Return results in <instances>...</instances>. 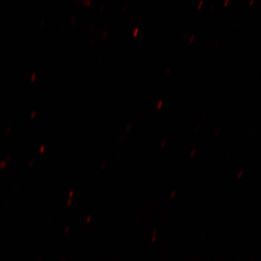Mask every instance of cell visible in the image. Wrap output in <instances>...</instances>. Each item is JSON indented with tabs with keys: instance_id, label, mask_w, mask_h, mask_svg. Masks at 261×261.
Listing matches in <instances>:
<instances>
[{
	"instance_id": "cell-12",
	"label": "cell",
	"mask_w": 261,
	"mask_h": 261,
	"mask_svg": "<svg viewBox=\"0 0 261 261\" xmlns=\"http://www.w3.org/2000/svg\"><path fill=\"white\" fill-rule=\"evenodd\" d=\"M123 137H121V141H123Z\"/></svg>"
},
{
	"instance_id": "cell-2",
	"label": "cell",
	"mask_w": 261,
	"mask_h": 261,
	"mask_svg": "<svg viewBox=\"0 0 261 261\" xmlns=\"http://www.w3.org/2000/svg\"><path fill=\"white\" fill-rule=\"evenodd\" d=\"M139 32V28H136L135 30H134L133 32V36L134 37H136V36L137 35V34H138Z\"/></svg>"
},
{
	"instance_id": "cell-1",
	"label": "cell",
	"mask_w": 261,
	"mask_h": 261,
	"mask_svg": "<svg viewBox=\"0 0 261 261\" xmlns=\"http://www.w3.org/2000/svg\"><path fill=\"white\" fill-rule=\"evenodd\" d=\"M163 104V100H160L159 103L157 104V106H156V108H157V109H160L161 107H162Z\"/></svg>"
},
{
	"instance_id": "cell-8",
	"label": "cell",
	"mask_w": 261,
	"mask_h": 261,
	"mask_svg": "<svg viewBox=\"0 0 261 261\" xmlns=\"http://www.w3.org/2000/svg\"><path fill=\"white\" fill-rule=\"evenodd\" d=\"M195 152H196L195 149H194V150H192V152L191 153V157H193L194 154H195Z\"/></svg>"
},
{
	"instance_id": "cell-6",
	"label": "cell",
	"mask_w": 261,
	"mask_h": 261,
	"mask_svg": "<svg viewBox=\"0 0 261 261\" xmlns=\"http://www.w3.org/2000/svg\"><path fill=\"white\" fill-rule=\"evenodd\" d=\"M202 4H203V1H201L200 4L198 5V7H197V8H198V9H200Z\"/></svg>"
},
{
	"instance_id": "cell-4",
	"label": "cell",
	"mask_w": 261,
	"mask_h": 261,
	"mask_svg": "<svg viewBox=\"0 0 261 261\" xmlns=\"http://www.w3.org/2000/svg\"><path fill=\"white\" fill-rule=\"evenodd\" d=\"M132 124H129V125H128V126H127L126 128V132H129L130 128H132Z\"/></svg>"
},
{
	"instance_id": "cell-5",
	"label": "cell",
	"mask_w": 261,
	"mask_h": 261,
	"mask_svg": "<svg viewBox=\"0 0 261 261\" xmlns=\"http://www.w3.org/2000/svg\"><path fill=\"white\" fill-rule=\"evenodd\" d=\"M166 140H163L162 142H161V147H164L165 146V144H166Z\"/></svg>"
},
{
	"instance_id": "cell-10",
	"label": "cell",
	"mask_w": 261,
	"mask_h": 261,
	"mask_svg": "<svg viewBox=\"0 0 261 261\" xmlns=\"http://www.w3.org/2000/svg\"><path fill=\"white\" fill-rule=\"evenodd\" d=\"M126 8H127V5H126V6H125L124 9H123V13H125V12H126Z\"/></svg>"
},
{
	"instance_id": "cell-9",
	"label": "cell",
	"mask_w": 261,
	"mask_h": 261,
	"mask_svg": "<svg viewBox=\"0 0 261 261\" xmlns=\"http://www.w3.org/2000/svg\"><path fill=\"white\" fill-rule=\"evenodd\" d=\"M170 72H171V68H168L167 71H166V74L168 75V73L169 74Z\"/></svg>"
},
{
	"instance_id": "cell-7",
	"label": "cell",
	"mask_w": 261,
	"mask_h": 261,
	"mask_svg": "<svg viewBox=\"0 0 261 261\" xmlns=\"http://www.w3.org/2000/svg\"><path fill=\"white\" fill-rule=\"evenodd\" d=\"M106 37H107V32H104L102 34L103 39H106Z\"/></svg>"
},
{
	"instance_id": "cell-11",
	"label": "cell",
	"mask_w": 261,
	"mask_h": 261,
	"mask_svg": "<svg viewBox=\"0 0 261 261\" xmlns=\"http://www.w3.org/2000/svg\"><path fill=\"white\" fill-rule=\"evenodd\" d=\"M199 128H200V125L198 126H197V130H199Z\"/></svg>"
},
{
	"instance_id": "cell-3",
	"label": "cell",
	"mask_w": 261,
	"mask_h": 261,
	"mask_svg": "<svg viewBox=\"0 0 261 261\" xmlns=\"http://www.w3.org/2000/svg\"><path fill=\"white\" fill-rule=\"evenodd\" d=\"M195 36L194 35H192V37H190V44H191V43L193 42V40H194V39H195Z\"/></svg>"
}]
</instances>
